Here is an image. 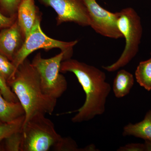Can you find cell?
Returning a JSON list of instances; mask_svg holds the SVG:
<instances>
[{
  "label": "cell",
  "instance_id": "obj_22",
  "mask_svg": "<svg viewBox=\"0 0 151 151\" xmlns=\"http://www.w3.org/2000/svg\"><path fill=\"white\" fill-rule=\"evenodd\" d=\"M17 17H10L6 16L0 10V30L9 27L16 21Z\"/></svg>",
  "mask_w": 151,
  "mask_h": 151
},
{
  "label": "cell",
  "instance_id": "obj_25",
  "mask_svg": "<svg viewBox=\"0 0 151 151\" xmlns=\"http://www.w3.org/2000/svg\"></svg>",
  "mask_w": 151,
  "mask_h": 151
},
{
  "label": "cell",
  "instance_id": "obj_19",
  "mask_svg": "<svg viewBox=\"0 0 151 151\" xmlns=\"http://www.w3.org/2000/svg\"><path fill=\"white\" fill-rule=\"evenodd\" d=\"M0 91L4 98L10 102H19L17 97L12 91L6 82L0 77Z\"/></svg>",
  "mask_w": 151,
  "mask_h": 151
},
{
  "label": "cell",
  "instance_id": "obj_5",
  "mask_svg": "<svg viewBox=\"0 0 151 151\" xmlns=\"http://www.w3.org/2000/svg\"><path fill=\"white\" fill-rule=\"evenodd\" d=\"M64 54L61 52L53 57L43 58L39 52L31 62L38 73L42 92L45 95L56 99L61 97L67 89L66 78L60 73Z\"/></svg>",
  "mask_w": 151,
  "mask_h": 151
},
{
  "label": "cell",
  "instance_id": "obj_18",
  "mask_svg": "<svg viewBox=\"0 0 151 151\" xmlns=\"http://www.w3.org/2000/svg\"><path fill=\"white\" fill-rule=\"evenodd\" d=\"M22 129L6 139L5 148L7 151H21L22 142Z\"/></svg>",
  "mask_w": 151,
  "mask_h": 151
},
{
  "label": "cell",
  "instance_id": "obj_15",
  "mask_svg": "<svg viewBox=\"0 0 151 151\" xmlns=\"http://www.w3.org/2000/svg\"><path fill=\"white\" fill-rule=\"evenodd\" d=\"M24 120L25 115L12 122L1 124L0 125V142L5 139L14 133L21 130L23 127Z\"/></svg>",
  "mask_w": 151,
  "mask_h": 151
},
{
  "label": "cell",
  "instance_id": "obj_14",
  "mask_svg": "<svg viewBox=\"0 0 151 151\" xmlns=\"http://www.w3.org/2000/svg\"><path fill=\"white\" fill-rule=\"evenodd\" d=\"M135 77L141 86L148 91L151 90V58L140 62L135 71Z\"/></svg>",
  "mask_w": 151,
  "mask_h": 151
},
{
  "label": "cell",
  "instance_id": "obj_2",
  "mask_svg": "<svg viewBox=\"0 0 151 151\" xmlns=\"http://www.w3.org/2000/svg\"><path fill=\"white\" fill-rule=\"evenodd\" d=\"M7 83L24 109V124L36 113H53L57 99L42 92L37 70L27 58L19 65Z\"/></svg>",
  "mask_w": 151,
  "mask_h": 151
},
{
  "label": "cell",
  "instance_id": "obj_7",
  "mask_svg": "<svg viewBox=\"0 0 151 151\" xmlns=\"http://www.w3.org/2000/svg\"><path fill=\"white\" fill-rule=\"evenodd\" d=\"M38 1L44 5L54 10L57 14V25L69 22L82 27L90 26L89 12L84 0Z\"/></svg>",
  "mask_w": 151,
  "mask_h": 151
},
{
  "label": "cell",
  "instance_id": "obj_9",
  "mask_svg": "<svg viewBox=\"0 0 151 151\" xmlns=\"http://www.w3.org/2000/svg\"><path fill=\"white\" fill-rule=\"evenodd\" d=\"M25 40V37L17 19L10 26L0 30V54L12 62Z\"/></svg>",
  "mask_w": 151,
  "mask_h": 151
},
{
  "label": "cell",
  "instance_id": "obj_21",
  "mask_svg": "<svg viewBox=\"0 0 151 151\" xmlns=\"http://www.w3.org/2000/svg\"><path fill=\"white\" fill-rule=\"evenodd\" d=\"M119 151H145L144 144L139 143H132L123 147H120L118 150Z\"/></svg>",
  "mask_w": 151,
  "mask_h": 151
},
{
  "label": "cell",
  "instance_id": "obj_1",
  "mask_svg": "<svg viewBox=\"0 0 151 151\" xmlns=\"http://www.w3.org/2000/svg\"><path fill=\"white\" fill-rule=\"evenodd\" d=\"M60 72L74 73L86 95L84 105L76 111L77 113L71 119L73 123L87 122L105 113L111 88L106 81L103 71L93 65L70 58L63 60Z\"/></svg>",
  "mask_w": 151,
  "mask_h": 151
},
{
  "label": "cell",
  "instance_id": "obj_8",
  "mask_svg": "<svg viewBox=\"0 0 151 151\" xmlns=\"http://www.w3.org/2000/svg\"><path fill=\"white\" fill-rule=\"evenodd\" d=\"M96 0H84L88 9L90 26L100 35L118 39L123 38L118 26L119 12H109L99 5Z\"/></svg>",
  "mask_w": 151,
  "mask_h": 151
},
{
  "label": "cell",
  "instance_id": "obj_23",
  "mask_svg": "<svg viewBox=\"0 0 151 151\" xmlns=\"http://www.w3.org/2000/svg\"><path fill=\"white\" fill-rule=\"evenodd\" d=\"M145 151H151V141L145 140Z\"/></svg>",
  "mask_w": 151,
  "mask_h": 151
},
{
  "label": "cell",
  "instance_id": "obj_20",
  "mask_svg": "<svg viewBox=\"0 0 151 151\" xmlns=\"http://www.w3.org/2000/svg\"><path fill=\"white\" fill-rule=\"evenodd\" d=\"M76 143L72 139L63 138L62 140L54 149L55 151H79Z\"/></svg>",
  "mask_w": 151,
  "mask_h": 151
},
{
  "label": "cell",
  "instance_id": "obj_13",
  "mask_svg": "<svg viewBox=\"0 0 151 151\" xmlns=\"http://www.w3.org/2000/svg\"><path fill=\"white\" fill-rule=\"evenodd\" d=\"M134 79L133 74L122 69L118 71L113 81V90L117 98H122L128 95L134 86Z\"/></svg>",
  "mask_w": 151,
  "mask_h": 151
},
{
  "label": "cell",
  "instance_id": "obj_17",
  "mask_svg": "<svg viewBox=\"0 0 151 151\" xmlns=\"http://www.w3.org/2000/svg\"><path fill=\"white\" fill-rule=\"evenodd\" d=\"M22 0H0V10L6 16L17 17L18 7Z\"/></svg>",
  "mask_w": 151,
  "mask_h": 151
},
{
  "label": "cell",
  "instance_id": "obj_12",
  "mask_svg": "<svg viewBox=\"0 0 151 151\" xmlns=\"http://www.w3.org/2000/svg\"><path fill=\"white\" fill-rule=\"evenodd\" d=\"M24 115V109L19 102H9L0 91V121L2 123L12 122Z\"/></svg>",
  "mask_w": 151,
  "mask_h": 151
},
{
  "label": "cell",
  "instance_id": "obj_24",
  "mask_svg": "<svg viewBox=\"0 0 151 151\" xmlns=\"http://www.w3.org/2000/svg\"><path fill=\"white\" fill-rule=\"evenodd\" d=\"M1 124H2V122L0 121V125H1Z\"/></svg>",
  "mask_w": 151,
  "mask_h": 151
},
{
  "label": "cell",
  "instance_id": "obj_11",
  "mask_svg": "<svg viewBox=\"0 0 151 151\" xmlns=\"http://www.w3.org/2000/svg\"><path fill=\"white\" fill-rule=\"evenodd\" d=\"M123 135L134 136L145 140L151 141V110L146 113L142 122L134 124L129 123L124 127Z\"/></svg>",
  "mask_w": 151,
  "mask_h": 151
},
{
  "label": "cell",
  "instance_id": "obj_4",
  "mask_svg": "<svg viewBox=\"0 0 151 151\" xmlns=\"http://www.w3.org/2000/svg\"><path fill=\"white\" fill-rule=\"evenodd\" d=\"M119 12L118 26L126 41L125 48L119 59L111 65L103 66V69L112 72L129 64L139 51L142 27L141 19L131 7L123 9Z\"/></svg>",
  "mask_w": 151,
  "mask_h": 151
},
{
  "label": "cell",
  "instance_id": "obj_3",
  "mask_svg": "<svg viewBox=\"0 0 151 151\" xmlns=\"http://www.w3.org/2000/svg\"><path fill=\"white\" fill-rule=\"evenodd\" d=\"M45 114L37 113L24 124L21 151H48L55 148L63 137Z\"/></svg>",
  "mask_w": 151,
  "mask_h": 151
},
{
  "label": "cell",
  "instance_id": "obj_16",
  "mask_svg": "<svg viewBox=\"0 0 151 151\" xmlns=\"http://www.w3.org/2000/svg\"><path fill=\"white\" fill-rule=\"evenodd\" d=\"M16 70L12 61L6 57L0 54V77L1 78L7 83L14 75Z\"/></svg>",
  "mask_w": 151,
  "mask_h": 151
},
{
  "label": "cell",
  "instance_id": "obj_6",
  "mask_svg": "<svg viewBox=\"0 0 151 151\" xmlns=\"http://www.w3.org/2000/svg\"><path fill=\"white\" fill-rule=\"evenodd\" d=\"M41 16L38 18L29 35L25 39L21 48L12 61L16 69L32 52L41 49L47 51L53 48H59L64 52L63 60L71 58L73 47L78 41L64 42L49 37L42 31L40 26Z\"/></svg>",
  "mask_w": 151,
  "mask_h": 151
},
{
  "label": "cell",
  "instance_id": "obj_10",
  "mask_svg": "<svg viewBox=\"0 0 151 151\" xmlns=\"http://www.w3.org/2000/svg\"><path fill=\"white\" fill-rule=\"evenodd\" d=\"M40 16L34 0H22L17 10V21L25 39Z\"/></svg>",
  "mask_w": 151,
  "mask_h": 151
}]
</instances>
